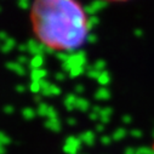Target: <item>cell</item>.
Instances as JSON below:
<instances>
[{
	"instance_id": "1",
	"label": "cell",
	"mask_w": 154,
	"mask_h": 154,
	"mask_svg": "<svg viewBox=\"0 0 154 154\" xmlns=\"http://www.w3.org/2000/svg\"><path fill=\"white\" fill-rule=\"evenodd\" d=\"M29 23L35 40L54 52L82 49L91 32L89 14L80 0H32Z\"/></svg>"
},
{
	"instance_id": "2",
	"label": "cell",
	"mask_w": 154,
	"mask_h": 154,
	"mask_svg": "<svg viewBox=\"0 0 154 154\" xmlns=\"http://www.w3.org/2000/svg\"><path fill=\"white\" fill-rule=\"evenodd\" d=\"M104 2H108V3H126V2H130V0H104Z\"/></svg>"
},
{
	"instance_id": "3",
	"label": "cell",
	"mask_w": 154,
	"mask_h": 154,
	"mask_svg": "<svg viewBox=\"0 0 154 154\" xmlns=\"http://www.w3.org/2000/svg\"><path fill=\"white\" fill-rule=\"evenodd\" d=\"M153 150H154V142H153Z\"/></svg>"
}]
</instances>
